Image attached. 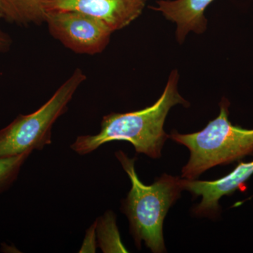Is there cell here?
I'll return each mask as SVG.
<instances>
[{"label": "cell", "mask_w": 253, "mask_h": 253, "mask_svg": "<svg viewBox=\"0 0 253 253\" xmlns=\"http://www.w3.org/2000/svg\"><path fill=\"white\" fill-rule=\"evenodd\" d=\"M214 0H161L157 7L167 19L176 23V39L182 43L190 31L198 34L204 33L207 28L205 10Z\"/></svg>", "instance_id": "cell-8"}, {"label": "cell", "mask_w": 253, "mask_h": 253, "mask_svg": "<svg viewBox=\"0 0 253 253\" xmlns=\"http://www.w3.org/2000/svg\"><path fill=\"white\" fill-rule=\"evenodd\" d=\"M96 222L95 221L86 231L80 253H96Z\"/></svg>", "instance_id": "cell-12"}, {"label": "cell", "mask_w": 253, "mask_h": 253, "mask_svg": "<svg viewBox=\"0 0 253 253\" xmlns=\"http://www.w3.org/2000/svg\"><path fill=\"white\" fill-rule=\"evenodd\" d=\"M116 156L131 181L122 211L129 219L136 246L140 247L144 241L153 253L165 252L163 222L169 208L180 197L182 179L164 174L151 185H145L136 174L135 158H128L121 151Z\"/></svg>", "instance_id": "cell-2"}, {"label": "cell", "mask_w": 253, "mask_h": 253, "mask_svg": "<svg viewBox=\"0 0 253 253\" xmlns=\"http://www.w3.org/2000/svg\"><path fill=\"white\" fill-rule=\"evenodd\" d=\"M45 22L52 36L78 54L101 53L113 33L102 21L78 11H50Z\"/></svg>", "instance_id": "cell-5"}, {"label": "cell", "mask_w": 253, "mask_h": 253, "mask_svg": "<svg viewBox=\"0 0 253 253\" xmlns=\"http://www.w3.org/2000/svg\"><path fill=\"white\" fill-rule=\"evenodd\" d=\"M178 78L177 71L174 70L162 95L154 105L133 112L104 116L97 134L78 136L71 149L83 156L110 141H126L139 154L152 158L161 157L163 145L169 137L163 129L168 113L175 105L188 104L178 92Z\"/></svg>", "instance_id": "cell-1"}, {"label": "cell", "mask_w": 253, "mask_h": 253, "mask_svg": "<svg viewBox=\"0 0 253 253\" xmlns=\"http://www.w3.org/2000/svg\"><path fill=\"white\" fill-rule=\"evenodd\" d=\"M0 18H4V14H3L2 9H1V6H0Z\"/></svg>", "instance_id": "cell-14"}, {"label": "cell", "mask_w": 253, "mask_h": 253, "mask_svg": "<svg viewBox=\"0 0 253 253\" xmlns=\"http://www.w3.org/2000/svg\"><path fill=\"white\" fill-rule=\"evenodd\" d=\"M46 0H0L4 18L17 24L45 22Z\"/></svg>", "instance_id": "cell-9"}, {"label": "cell", "mask_w": 253, "mask_h": 253, "mask_svg": "<svg viewBox=\"0 0 253 253\" xmlns=\"http://www.w3.org/2000/svg\"><path fill=\"white\" fill-rule=\"evenodd\" d=\"M96 222L98 242L103 252H126L120 239L113 212H106L104 216L96 219Z\"/></svg>", "instance_id": "cell-10"}, {"label": "cell", "mask_w": 253, "mask_h": 253, "mask_svg": "<svg viewBox=\"0 0 253 253\" xmlns=\"http://www.w3.org/2000/svg\"><path fill=\"white\" fill-rule=\"evenodd\" d=\"M11 45V40L9 35L0 28V53L8 51Z\"/></svg>", "instance_id": "cell-13"}, {"label": "cell", "mask_w": 253, "mask_h": 253, "mask_svg": "<svg viewBox=\"0 0 253 253\" xmlns=\"http://www.w3.org/2000/svg\"><path fill=\"white\" fill-rule=\"evenodd\" d=\"M85 75L76 69L54 95L35 112L19 115L0 130V158L18 156L26 151L42 150L51 144V129L68 109Z\"/></svg>", "instance_id": "cell-4"}, {"label": "cell", "mask_w": 253, "mask_h": 253, "mask_svg": "<svg viewBox=\"0 0 253 253\" xmlns=\"http://www.w3.org/2000/svg\"><path fill=\"white\" fill-rule=\"evenodd\" d=\"M146 0H46L50 11H75L92 16L114 32L130 24L142 12Z\"/></svg>", "instance_id": "cell-6"}, {"label": "cell", "mask_w": 253, "mask_h": 253, "mask_svg": "<svg viewBox=\"0 0 253 253\" xmlns=\"http://www.w3.org/2000/svg\"><path fill=\"white\" fill-rule=\"evenodd\" d=\"M253 174V161L240 163L227 175L214 181H200L182 179L183 190H187L195 196H201L202 201L194 212L199 216L214 217L219 212V201L224 196L233 194Z\"/></svg>", "instance_id": "cell-7"}, {"label": "cell", "mask_w": 253, "mask_h": 253, "mask_svg": "<svg viewBox=\"0 0 253 253\" xmlns=\"http://www.w3.org/2000/svg\"><path fill=\"white\" fill-rule=\"evenodd\" d=\"M31 153L26 151L18 156L0 158V194L16 180L23 163Z\"/></svg>", "instance_id": "cell-11"}, {"label": "cell", "mask_w": 253, "mask_h": 253, "mask_svg": "<svg viewBox=\"0 0 253 253\" xmlns=\"http://www.w3.org/2000/svg\"><path fill=\"white\" fill-rule=\"evenodd\" d=\"M229 106L227 99L221 100L219 116L202 130L186 134L173 131L169 136L190 151L181 177L197 179L211 168L253 154V129L233 126L229 120Z\"/></svg>", "instance_id": "cell-3"}]
</instances>
